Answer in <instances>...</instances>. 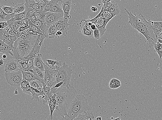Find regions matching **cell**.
I'll use <instances>...</instances> for the list:
<instances>
[{"instance_id":"13","label":"cell","mask_w":162,"mask_h":120,"mask_svg":"<svg viewBox=\"0 0 162 120\" xmlns=\"http://www.w3.org/2000/svg\"><path fill=\"white\" fill-rule=\"evenodd\" d=\"M57 31L55 24L48 27L44 31L46 38L48 39H51L56 37V34Z\"/></svg>"},{"instance_id":"29","label":"cell","mask_w":162,"mask_h":120,"mask_svg":"<svg viewBox=\"0 0 162 120\" xmlns=\"http://www.w3.org/2000/svg\"><path fill=\"white\" fill-rule=\"evenodd\" d=\"M46 13H47L44 12L41 10H39L36 13L34 14V15L37 19L42 20L45 23V19Z\"/></svg>"},{"instance_id":"24","label":"cell","mask_w":162,"mask_h":120,"mask_svg":"<svg viewBox=\"0 0 162 120\" xmlns=\"http://www.w3.org/2000/svg\"><path fill=\"white\" fill-rule=\"evenodd\" d=\"M25 3L16 5L14 7L13 14L15 15L19 14L24 12L25 10Z\"/></svg>"},{"instance_id":"38","label":"cell","mask_w":162,"mask_h":120,"mask_svg":"<svg viewBox=\"0 0 162 120\" xmlns=\"http://www.w3.org/2000/svg\"><path fill=\"white\" fill-rule=\"evenodd\" d=\"M36 1L40 6L41 10L44 12V8H45L46 5L50 1H47V0H37V1Z\"/></svg>"},{"instance_id":"21","label":"cell","mask_w":162,"mask_h":120,"mask_svg":"<svg viewBox=\"0 0 162 120\" xmlns=\"http://www.w3.org/2000/svg\"><path fill=\"white\" fill-rule=\"evenodd\" d=\"M33 73L35 75L36 80H38L42 84L44 78V73L38 68L34 66L33 68Z\"/></svg>"},{"instance_id":"50","label":"cell","mask_w":162,"mask_h":120,"mask_svg":"<svg viewBox=\"0 0 162 120\" xmlns=\"http://www.w3.org/2000/svg\"><path fill=\"white\" fill-rule=\"evenodd\" d=\"M64 83L63 82H61V83H59L56 84L55 85H54V87H52V89H57L59 88V87H61L63 85Z\"/></svg>"},{"instance_id":"56","label":"cell","mask_w":162,"mask_h":120,"mask_svg":"<svg viewBox=\"0 0 162 120\" xmlns=\"http://www.w3.org/2000/svg\"><path fill=\"white\" fill-rule=\"evenodd\" d=\"M95 120H102V118L101 117L99 116L97 117L96 119H95Z\"/></svg>"},{"instance_id":"18","label":"cell","mask_w":162,"mask_h":120,"mask_svg":"<svg viewBox=\"0 0 162 120\" xmlns=\"http://www.w3.org/2000/svg\"><path fill=\"white\" fill-rule=\"evenodd\" d=\"M95 119L91 111L82 113L73 120H93Z\"/></svg>"},{"instance_id":"27","label":"cell","mask_w":162,"mask_h":120,"mask_svg":"<svg viewBox=\"0 0 162 120\" xmlns=\"http://www.w3.org/2000/svg\"><path fill=\"white\" fill-rule=\"evenodd\" d=\"M120 11V9L118 4L115 1H113V2L111 3V4L110 6V12L117 15L119 14Z\"/></svg>"},{"instance_id":"15","label":"cell","mask_w":162,"mask_h":120,"mask_svg":"<svg viewBox=\"0 0 162 120\" xmlns=\"http://www.w3.org/2000/svg\"><path fill=\"white\" fill-rule=\"evenodd\" d=\"M13 50L12 48L5 43L2 41H0V53L9 54L13 57Z\"/></svg>"},{"instance_id":"47","label":"cell","mask_w":162,"mask_h":120,"mask_svg":"<svg viewBox=\"0 0 162 120\" xmlns=\"http://www.w3.org/2000/svg\"><path fill=\"white\" fill-rule=\"evenodd\" d=\"M32 32V29L31 27L29 25L28 27L25 28L23 31L20 33L19 34L20 36L21 37V36L24 35V34H26L28 33V32Z\"/></svg>"},{"instance_id":"2","label":"cell","mask_w":162,"mask_h":120,"mask_svg":"<svg viewBox=\"0 0 162 120\" xmlns=\"http://www.w3.org/2000/svg\"><path fill=\"white\" fill-rule=\"evenodd\" d=\"M129 18L128 23L136 30L142 34L151 47H153L158 42L153 32V27L151 23L150 19L147 20L145 16L141 13L138 14H133L130 11L129 12L125 8Z\"/></svg>"},{"instance_id":"5","label":"cell","mask_w":162,"mask_h":120,"mask_svg":"<svg viewBox=\"0 0 162 120\" xmlns=\"http://www.w3.org/2000/svg\"><path fill=\"white\" fill-rule=\"evenodd\" d=\"M5 76L7 83L11 86L20 87L23 78V74L20 71L12 73H5Z\"/></svg>"},{"instance_id":"49","label":"cell","mask_w":162,"mask_h":120,"mask_svg":"<svg viewBox=\"0 0 162 120\" xmlns=\"http://www.w3.org/2000/svg\"><path fill=\"white\" fill-rule=\"evenodd\" d=\"M8 24L7 22H0V30H3V29L6 28Z\"/></svg>"},{"instance_id":"25","label":"cell","mask_w":162,"mask_h":120,"mask_svg":"<svg viewBox=\"0 0 162 120\" xmlns=\"http://www.w3.org/2000/svg\"><path fill=\"white\" fill-rule=\"evenodd\" d=\"M25 3L31 8L32 9L35 10H41V7L36 1L34 0H26L25 1Z\"/></svg>"},{"instance_id":"20","label":"cell","mask_w":162,"mask_h":120,"mask_svg":"<svg viewBox=\"0 0 162 120\" xmlns=\"http://www.w3.org/2000/svg\"><path fill=\"white\" fill-rule=\"evenodd\" d=\"M19 70L22 73L23 72L29 71L28 65V61L27 58L22 60H18Z\"/></svg>"},{"instance_id":"14","label":"cell","mask_w":162,"mask_h":120,"mask_svg":"<svg viewBox=\"0 0 162 120\" xmlns=\"http://www.w3.org/2000/svg\"><path fill=\"white\" fill-rule=\"evenodd\" d=\"M42 55L39 54L36 56L34 58V66L38 68L43 73L45 70V66L46 64L42 61Z\"/></svg>"},{"instance_id":"11","label":"cell","mask_w":162,"mask_h":120,"mask_svg":"<svg viewBox=\"0 0 162 120\" xmlns=\"http://www.w3.org/2000/svg\"><path fill=\"white\" fill-rule=\"evenodd\" d=\"M62 8L64 13V18L67 19L68 18L71 19V17L70 15V12L72 7V2L71 0H64L60 1Z\"/></svg>"},{"instance_id":"9","label":"cell","mask_w":162,"mask_h":120,"mask_svg":"<svg viewBox=\"0 0 162 120\" xmlns=\"http://www.w3.org/2000/svg\"><path fill=\"white\" fill-rule=\"evenodd\" d=\"M70 18H63L58 21L55 23L56 28L58 31H60L63 33V35L66 37L67 35L68 31L69 30V24L68 23L69 20Z\"/></svg>"},{"instance_id":"48","label":"cell","mask_w":162,"mask_h":120,"mask_svg":"<svg viewBox=\"0 0 162 120\" xmlns=\"http://www.w3.org/2000/svg\"><path fill=\"white\" fill-rule=\"evenodd\" d=\"M30 20L28 18H26L25 19L21 20L20 21H17L16 24L17 25H24L26 24H28V20Z\"/></svg>"},{"instance_id":"16","label":"cell","mask_w":162,"mask_h":120,"mask_svg":"<svg viewBox=\"0 0 162 120\" xmlns=\"http://www.w3.org/2000/svg\"><path fill=\"white\" fill-rule=\"evenodd\" d=\"M32 91V100H35L39 102L41 99L42 95V89H36L31 87Z\"/></svg>"},{"instance_id":"35","label":"cell","mask_w":162,"mask_h":120,"mask_svg":"<svg viewBox=\"0 0 162 120\" xmlns=\"http://www.w3.org/2000/svg\"><path fill=\"white\" fill-rule=\"evenodd\" d=\"M2 9L5 13L9 15L13 14V10L14 8L13 7H9L7 6H3L2 7Z\"/></svg>"},{"instance_id":"7","label":"cell","mask_w":162,"mask_h":120,"mask_svg":"<svg viewBox=\"0 0 162 120\" xmlns=\"http://www.w3.org/2000/svg\"><path fill=\"white\" fill-rule=\"evenodd\" d=\"M64 14L48 12L45 16V22L48 27L55 24L59 20L64 18Z\"/></svg>"},{"instance_id":"37","label":"cell","mask_w":162,"mask_h":120,"mask_svg":"<svg viewBox=\"0 0 162 120\" xmlns=\"http://www.w3.org/2000/svg\"><path fill=\"white\" fill-rule=\"evenodd\" d=\"M151 23L153 27L162 31V22H153L151 20Z\"/></svg>"},{"instance_id":"17","label":"cell","mask_w":162,"mask_h":120,"mask_svg":"<svg viewBox=\"0 0 162 120\" xmlns=\"http://www.w3.org/2000/svg\"><path fill=\"white\" fill-rule=\"evenodd\" d=\"M46 61L47 62V64H46L49 68L52 69L57 71L59 68L62 66L63 63L61 61H55L53 60L47 59Z\"/></svg>"},{"instance_id":"40","label":"cell","mask_w":162,"mask_h":120,"mask_svg":"<svg viewBox=\"0 0 162 120\" xmlns=\"http://www.w3.org/2000/svg\"><path fill=\"white\" fill-rule=\"evenodd\" d=\"M115 80L116 78H114L110 80L109 85L111 89H117L118 88L116 84Z\"/></svg>"},{"instance_id":"51","label":"cell","mask_w":162,"mask_h":120,"mask_svg":"<svg viewBox=\"0 0 162 120\" xmlns=\"http://www.w3.org/2000/svg\"><path fill=\"white\" fill-rule=\"evenodd\" d=\"M63 33L60 31H58L57 33L56 34V37L59 38V36L62 35Z\"/></svg>"},{"instance_id":"60","label":"cell","mask_w":162,"mask_h":120,"mask_svg":"<svg viewBox=\"0 0 162 120\" xmlns=\"http://www.w3.org/2000/svg\"><path fill=\"white\" fill-rule=\"evenodd\" d=\"M160 39H162V32L161 33V34H160Z\"/></svg>"},{"instance_id":"45","label":"cell","mask_w":162,"mask_h":120,"mask_svg":"<svg viewBox=\"0 0 162 120\" xmlns=\"http://www.w3.org/2000/svg\"><path fill=\"white\" fill-rule=\"evenodd\" d=\"M111 4V2L107 3V4H103V7H102V9L105 12H108L110 11V7Z\"/></svg>"},{"instance_id":"12","label":"cell","mask_w":162,"mask_h":120,"mask_svg":"<svg viewBox=\"0 0 162 120\" xmlns=\"http://www.w3.org/2000/svg\"><path fill=\"white\" fill-rule=\"evenodd\" d=\"M28 24L31 27L32 32L34 33H36L39 34L41 38V41L40 43V45L41 47L42 44L43 43L44 39L46 38V37L44 31L40 30V29L35 26L31 22L30 20H28Z\"/></svg>"},{"instance_id":"10","label":"cell","mask_w":162,"mask_h":120,"mask_svg":"<svg viewBox=\"0 0 162 120\" xmlns=\"http://www.w3.org/2000/svg\"><path fill=\"white\" fill-rule=\"evenodd\" d=\"M19 71L18 60L15 59L8 61L5 67V73H12Z\"/></svg>"},{"instance_id":"28","label":"cell","mask_w":162,"mask_h":120,"mask_svg":"<svg viewBox=\"0 0 162 120\" xmlns=\"http://www.w3.org/2000/svg\"><path fill=\"white\" fill-rule=\"evenodd\" d=\"M94 31H89L86 30L84 27L81 26V32L83 35L87 37H93Z\"/></svg>"},{"instance_id":"30","label":"cell","mask_w":162,"mask_h":120,"mask_svg":"<svg viewBox=\"0 0 162 120\" xmlns=\"http://www.w3.org/2000/svg\"><path fill=\"white\" fill-rule=\"evenodd\" d=\"M30 85L31 87L36 89H42L43 85L38 80H35L30 82Z\"/></svg>"},{"instance_id":"44","label":"cell","mask_w":162,"mask_h":120,"mask_svg":"<svg viewBox=\"0 0 162 120\" xmlns=\"http://www.w3.org/2000/svg\"><path fill=\"white\" fill-rule=\"evenodd\" d=\"M93 37L96 39V40H98L100 39V33L98 29L96 28L94 31H93Z\"/></svg>"},{"instance_id":"39","label":"cell","mask_w":162,"mask_h":120,"mask_svg":"<svg viewBox=\"0 0 162 120\" xmlns=\"http://www.w3.org/2000/svg\"><path fill=\"white\" fill-rule=\"evenodd\" d=\"M3 42H4L5 43L7 44V45L12 48L13 49H15V47H13V44H14V42L12 41L11 40V39L10 38V37L5 39L3 41Z\"/></svg>"},{"instance_id":"6","label":"cell","mask_w":162,"mask_h":120,"mask_svg":"<svg viewBox=\"0 0 162 120\" xmlns=\"http://www.w3.org/2000/svg\"><path fill=\"white\" fill-rule=\"evenodd\" d=\"M44 78L42 83L43 87H45L48 83H56V78L57 74V71L49 68L46 64L45 65V70L44 73Z\"/></svg>"},{"instance_id":"26","label":"cell","mask_w":162,"mask_h":120,"mask_svg":"<svg viewBox=\"0 0 162 120\" xmlns=\"http://www.w3.org/2000/svg\"><path fill=\"white\" fill-rule=\"evenodd\" d=\"M60 1L59 0H51L49 1L47 4L46 5L44 10V12L47 13L50 12L52 8L56 4H58L59 2H60Z\"/></svg>"},{"instance_id":"46","label":"cell","mask_w":162,"mask_h":120,"mask_svg":"<svg viewBox=\"0 0 162 120\" xmlns=\"http://www.w3.org/2000/svg\"><path fill=\"white\" fill-rule=\"evenodd\" d=\"M153 32L155 34V36L157 39H160V34H161V33L162 31H161L158 30L154 28L153 27Z\"/></svg>"},{"instance_id":"42","label":"cell","mask_w":162,"mask_h":120,"mask_svg":"<svg viewBox=\"0 0 162 120\" xmlns=\"http://www.w3.org/2000/svg\"><path fill=\"white\" fill-rule=\"evenodd\" d=\"M9 37L13 42L16 41L17 39H18L17 37V33L14 31H13L10 34Z\"/></svg>"},{"instance_id":"1","label":"cell","mask_w":162,"mask_h":120,"mask_svg":"<svg viewBox=\"0 0 162 120\" xmlns=\"http://www.w3.org/2000/svg\"><path fill=\"white\" fill-rule=\"evenodd\" d=\"M52 94H56L57 107L56 110L59 116L63 117L67 115L71 102L75 98L77 92L73 84L68 86H61L57 89H51Z\"/></svg>"},{"instance_id":"41","label":"cell","mask_w":162,"mask_h":120,"mask_svg":"<svg viewBox=\"0 0 162 120\" xmlns=\"http://www.w3.org/2000/svg\"><path fill=\"white\" fill-rule=\"evenodd\" d=\"M116 14H114L113 13L111 12L110 11L107 12L105 18V19L110 20H111L114 17L116 16Z\"/></svg>"},{"instance_id":"4","label":"cell","mask_w":162,"mask_h":120,"mask_svg":"<svg viewBox=\"0 0 162 120\" xmlns=\"http://www.w3.org/2000/svg\"><path fill=\"white\" fill-rule=\"evenodd\" d=\"M57 74L56 78V84L61 82L64 83L63 87L69 86L71 84V79L73 70L65 62L63 63L62 66L57 70Z\"/></svg>"},{"instance_id":"52","label":"cell","mask_w":162,"mask_h":120,"mask_svg":"<svg viewBox=\"0 0 162 120\" xmlns=\"http://www.w3.org/2000/svg\"><path fill=\"white\" fill-rule=\"evenodd\" d=\"M91 9L93 12H97L98 11V9L96 7L91 6Z\"/></svg>"},{"instance_id":"58","label":"cell","mask_w":162,"mask_h":120,"mask_svg":"<svg viewBox=\"0 0 162 120\" xmlns=\"http://www.w3.org/2000/svg\"><path fill=\"white\" fill-rule=\"evenodd\" d=\"M158 42L159 43H160L162 44V39H158Z\"/></svg>"},{"instance_id":"43","label":"cell","mask_w":162,"mask_h":120,"mask_svg":"<svg viewBox=\"0 0 162 120\" xmlns=\"http://www.w3.org/2000/svg\"><path fill=\"white\" fill-rule=\"evenodd\" d=\"M107 13V12L104 11L102 9L101 11L100 12L99 14L94 18L95 19H98L100 18H105Z\"/></svg>"},{"instance_id":"22","label":"cell","mask_w":162,"mask_h":120,"mask_svg":"<svg viewBox=\"0 0 162 120\" xmlns=\"http://www.w3.org/2000/svg\"><path fill=\"white\" fill-rule=\"evenodd\" d=\"M31 22L36 26L38 27L43 31H44L48 27L46 24L42 20L37 19L34 21H31Z\"/></svg>"},{"instance_id":"53","label":"cell","mask_w":162,"mask_h":120,"mask_svg":"<svg viewBox=\"0 0 162 120\" xmlns=\"http://www.w3.org/2000/svg\"><path fill=\"white\" fill-rule=\"evenodd\" d=\"M112 1L111 0H102V2L103 4H107Z\"/></svg>"},{"instance_id":"59","label":"cell","mask_w":162,"mask_h":120,"mask_svg":"<svg viewBox=\"0 0 162 120\" xmlns=\"http://www.w3.org/2000/svg\"><path fill=\"white\" fill-rule=\"evenodd\" d=\"M114 120H121V119H120V117H118V118H116V119H115Z\"/></svg>"},{"instance_id":"3","label":"cell","mask_w":162,"mask_h":120,"mask_svg":"<svg viewBox=\"0 0 162 120\" xmlns=\"http://www.w3.org/2000/svg\"><path fill=\"white\" fill-rule=\"evenodd\" d=\"M91 111L86 97L83 95H77L71 102L67 115L60 120H73L82 113Z\"/></svg>"},{"instance_id":"8","label":"cell","mask_w":162,"mask_h":120,"mask_svg":"<svg viewBox=\"0 0 162 120\" xmlns=\"http://www.w3.org/2000/svg\"><path fill=\"white\" fill-rule=\"evenodd\" d=\"M90 21L94 22L96 25L97 28L98 29L100 33V37H102L106 31V26L110 22V20H107L103 18H98L90 20Z\"/></svg>"},{"instance_id":"33","label":"cell","mask_w":162,"mask_h":120,"mask_svg":"<svg viewBox=\"0 0 162 120\" xmlns=\"http://www.w3.org/2000/svg\"><path fill=\"white\" fill-rule=\"evenodd\" d=\"M50 12L53 13H60L62 14H64V12L63 11L62 7H61L58 4L54 6Z\"/></svg>"},{"instance_id":"57","label":"cell","mask_w":162,"mask_h":120,"mask_svg":"<svg viewBox=\"0 0 162 120\" xmlns=\"http://www.w3.org/2000/svg\"><path fill=\"white\" fill-rule=\"evenodd\" d=\"M7 58V56L5 54H4L3 55V59H4V60H6Z\"/></svg>"},{"instance_id":"19","label":"cell","mask_w":162,"mask_h":120,"mask_svg":"<svg viewBox=\"0 0 162 120\" xmlns=\"http://www.w3.org/2000/svg\"><path fill=\"white\" fill-rule=\"evenodd\" d=\"M20 88L23 90V92L26 94L32 96V91L28 82L24 79L22 80Z\"/></svg>"},{"instance_id":"55","label":"cell","mask_w":162,"mask_h":120,"mask_svg":"<svg viewBox=\"0 0 162 120\" xmlns=\"http://www.w3.org/2000/svg\"><path fill=\"white\" fill-rule=\"evenodd\" d=\"M4 61L3 59L0 60V66H2L4 64Z\"/></svg>"},{"instance_id":"36","label":"cell","mask_w":162,"mask_h":120,"mask_svg":"<svg viewBox=\"0 0 162 120\" xmlns=\"http://www.w3.org/2000/svg\"><path fill=\"white\" fill-rule=\"evenodd\" d=\"M3 6V5H0V22H6V17L8 15L3 11L2 9Z\"/></svg>"},{"instance_id":"32","label":"cell","mask_w":162,"mask_h":120,"mask_svg":"<svg viewBox=\"0 0 162 120\" xmlns=\"http://www.w3.org/2000/svg\"><path fill=\"white\" fill-rule=\"evenodd\" d=\"M28 61V65L29 68V71L33 73V68H34V58L32 57H30L26 58Z\"/></svg>"},{"instance_id":"54","label":"cell","mask_w":162,"mask_h":120,"mask_svg":"<svg viewBox=\"0 0 162 120\" xmlns=\"http://www.w3.org/2000/svg\"><path fill=\"white\" fill-rule=\"evenodd\" d=\"M29 19H30V21H34V20H37V19L35 18L34 15H33V16L31 17Z\"/></svg>"},{"instance_id":"23","label":"cell","mask_w":162,"mask_h":120,"mask_svg":"<svg viewBox=\"0 0 162 120\" xmlns=\"http://www.w3.org/2000/svg\"><path fill=\"white\" fill-rule=\"evenodd\" d=\"M23 79L30 83V82L36 80L35 77L34 73L30 71L23 72Z\"/></svg>"},{"instance_id":"34","label":"cell","mask_w":162,"mask_h":120,"mask_svg":"<svg viewBox=\"0 0 162 120\" xmlns=\"http://www.w3.org/2000/svg\"><path fill=\"white\" fill-rule=\"evenodd\" d=\"M26 18V15L25 12H24L19 14L15 15L14 17L13 18L15 21H20L25 19Z\"/></svg>"},{"instance_id":"31","label":"cell","mask_w":162,"mask_h":120,"mask_svg":"<svg viewBox=\"0 0 162 120\" xmlns=\"http://www.w3.org/2000/svg\"><path fill=\"white\" fill-rule=\"evenodd\" d=\"M155 50L157 53L160 59L162 58V44L158 42L155 44L153 46Z\"/></svg>"}]
</instances>
